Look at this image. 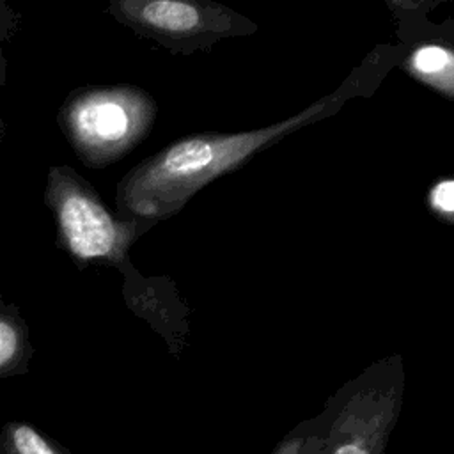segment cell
Instances as JSON below:
<instances>
[{"instance_id": "1", "label": "cell", "mask_w": 454, "mask_h": 454, "mask_svg": "<svg viewBox=\"0 0 454 454\" xmlns=\"http://www.w3.org/2000/svg\"><path fill=\"white\" fill-rule=\"evenodd\" d=\"M403 53V44H380L333 92L275 124L234 133H193L170 142L119 179L115 215L154 225L177 215L199 190L234 172L259 151L335 115L353 98L371 96L390 69L399 66Z\"/></svg>"}, {"instance_id": "2", "label": "cell", "mask_w": 454, "mask_h": 454, "mask_svg": "<svg viewBox=\"0 0 454 454\" xmlns=\"http://www.w3.org/2000/svg\"><path fill=\"white\" fill-rule=\"evenodd\" d=\"M43 202L55 223V243L78 270L115 268L121 275L135 268L129 248L154 227L151 222L119 218L96 188L69 165H51Z\"/></svg>"}, {"instance_id": "3", "label": "cell", "mask_w": 454, "mask_h": 454, "mask_svg": "<svg viewBox=\"0 0 454 454\" xmlns=\"http://www.w3.org/2000/svg\"><path fill=\"white\" fill-rule=\"evenodd\" d=\"M156 115L154 98L138 85H83L66 96L57 122L80 163L103 170L145 140Z\"/></svg>"}, {"instance_id": "4", "label": "cell", "mask_w": 454, "mask_h": 454, "mask_svg": "<svg viewBox=\"0 0 454 454\" xmlns=\"http://www.w3.org/2000/svg\"><path fill=\"white\" fill-rule=\"evenodd\" d=\"M403 403L401 355L369 365L325 403L326 454H385Z\"/></svg>"}, {"instance_id": "5", "label": "cell", "mask_w": 454, "mask_h": 454, "mask_svg": "<svg viewBox=\"0 0 454 454\" xmlns=\"http://www.w3.org/2000/svg\"><path fill=\"white\" fill-rule=\"evenodd\" d=\"M106 11L122 27L176 55L257 30L247 16L211 0H110Z\"/></svg>"}, {"instance_id": "6", "label": "cell", "mask_w": 454, "mask_h": 454, "mask_svg": "<svg viewBox=\"0 0 454 454\" xmlns=\"http://www.w3.org/2000/svg\"><path fill=\"white\" fill-rule=\"evenodd\" d=\"M124 303L158 332L168 349L177 356L186 344L188 307L168 277H145L137 268L122 275Z\"/></svg>"}, {"instance_id": "7", "label": "cell", "mask_w": 454, "mask_h": 454, "mask_svg": "<svg viewBox=\"0 0 454 454\" xmlns=\"http://www.w3.org/2000/svg\"><path fill=\"white\" fill-rule=\"evenodd\" d=\"M399 64L411 78L454 101V43L420 37L404 46Z\"/></svg>"}, {"instance_id": "8", "label": "cell", "mask_w": 454, "mask_h": 454, "mask_svg": "<svg viewBox=\"0 0 454 454\" xmlns=\"http://www.w3.org/2000/svg\"><path fill=\"white\" fill-rule=\"evenodd\" d=\"M32 356L34 346L20 309L0 294V380L28 372Z\"/></svg>"}, {"instance_id": "9", "label": "cell", "mask_w": 454, "mask_h": 454, "mask_svg": "<svg viewBox=\"0 0 454 454\" xmlns=\"http://www.w3.org/2000/svg\"><path fill=\"white\" fill-rule=\"evenodd\" d=\"M0 454H71L28 422L9 420L0 431Z\"/></svg>"}, {"instance_id": "10", "label": "cell", "mask_w": 454, "mask_h": 454, "mask_svg": "<svg viewBox=\"0 0 454 454\" xmlns=\"http://www.w3.org/2000/svg\"><path fill=\"white\" fill-rule=\"evenodd\" d=\"M270 454H326V415L298 422Z\"/></svg>"}, {"instance_id": "11", "label": "cell", "mask_w": 454, "mask_h": 454, "mask_svg": "<svg viewBox=\"0 0 454 454\" xmlns=\"http://www.w3.org/2000/svg\"><path fill=\"white\" fill-rule=\"evenodd\" d=\"M429 211L445 223H454V177L434 181L426 195Z\"/></svg>"}, {"instance_id": "12", "label": "cell", "mask_w": 454, "mask_h": 454, "mask_svg": "<svg viewBox=\"0 0 454 454\" xmlns=\"http://www.w3.org/2000/svg\"><path fill=\"white\" fill-rule=\"evenodd\" d=\"M20 20L21 14L7 2L0 0V89L5 85L7 80V59L4 53V43H7L9 37L18 30Z\"/></svg>"}, {"instance_id": "13", "label": "cell", "mask_w": 454, "mask_h": 454, "mask_svg": "<svg viewBox=\"0 0 454 454\" xmlns=\"http://www.w3.org/2000/svg\"><path fill=\"white\" fill-rule=\"evenodd\" d=\"M415 18V16H413ZM417 20V18H415ZM419 21V20H417ZM401 23L403 25H408V27H417V25H413V23H410V21H406V20H401ZM419 23H422V25H426V27H429V28H420V27H417V28H406V30H413V32H417L420 37H438V39H445V41H450V43H454V20H449V21H445V23H440V25H436V23H427L426 20H422V21H419ZM399 28H404V27H399Z\"/></svg>"}, {"instance_id": "14", "label": "cell", "mask_w": 454, "mask_h": 454, "mask_svg": "<svg viewBox=\"0 0 454 454\" xmlns=\"http://www.w3.org/2000/svg\"><path fill=\"white\" fill-rule=\"evenodd\" d=\"M4 135H5V122H4V117L0 114V140L4 138Z\"/></svg>"}]
</instances>
